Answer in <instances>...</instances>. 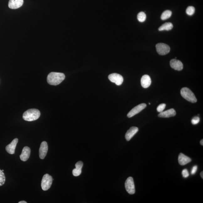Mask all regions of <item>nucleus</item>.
Wrapping results in <instances>:
<instances>
[{"label": "nucleus", "instance_id": "f257e3e1", "mask_svg": "<svg viewBox=\"0 0 203 203\" xmlns=\"http://www.w3.org/2000/svg\"><path fill=\"white\" fill-rule=\"evenodd\" d=\"M65 78L64 73L52 72L47 76V82L50 85H57L62 83Z\"/></svg>", "mask_w": 203, "mask_h": 203}, {"label": "nucleus", "instance_id": "f03ea898", "mask_svg": "<svg viewBox=\"0 0 203 203\" xmlns=\"http://www.w3.org/2000/svg\"><path fill=\"white\" fill-rule=\"evenodd\" d=\"M40 116V112L38 110L31 109L24 112L23 115V118L27 121H33L37 120Z\"/></svg>", "mask_w": 203, "mask_h": 203}, {"label": "nucleus", "instance_id": "7ed1b4c3", "mask_svg": "<svg viewBox=\"0 0 203 203\" xmlns=\"http://www.w3.org/2000/svg\"><path fill=\"white\" fill-rule=\"evenodd\" d=\"M181 94L184 99L191 103H196L197 101L194 94L190 89L187 87H184L181 89Z\"/></svg>", "mask_w": 203, "mask_h": 203}, {"label": "nucleus", "instance_id": "20e7f679", "mask_svg": "<svg viewBox=\"0 0 203 203\" xmlns=\"http://www.w3.org/2000/svg\"><path fill=\"white\" fill-rule=\"evenodd\" d=\"M52 177L48 174H45L42 179L41 186L44 191H46L50 188L52 184Z\"/></svg>", "mask_w": 203, "mask_h": 203}, {"label": "nucleus", "instance_id": "39448f33", "mask_svg": "<svg viewBox=\"0 0 203 203\" xmlns=\"http://www.w3.org/2000/svg\"><path fill=\"white\" fill-rule=\"evenodd\" d=\"M125 187L129 194L133 195L135 193L134 179L132 177H128L125 183Z\"/></svg>", "mask_w": 203, "mask_h": 203}, {"label": "nucleus", "instance_id": "423d86ee", "mask_svg": "<svg viewBox=\"0 0 203 203\" xmlns=\"http://www.w3.org/2000/svg\"><path fill=\"white\" fill-rule=\"evenodd\" d=\"M157 52L161 56L166 55L170 51V47L168 45L163 43H159L156 45Z\"/></svg>", "mask_w": 203, "mask_h": 203}, {"label": "nucleus", "instance_id": "0eeeda50", "mask_svg": "<svg viewBox=\"0 0 203 203\" xmlns=\"http://www.w3.org/2000/svg\"><path fill=\"white\" fill-rule=\"evenodd\" d=\"M147 104H141L136 106V107L131 110L130 112L127 115V116L129 118L133 117L135 115L137 114L143 110L147 107Z\"/></svg>", "mask_w": 203, "mask_h": 203}, {"label": "nucleus", "instance_id": "6e6552de", "mask_svg": "<svg viewBox=\"0 0 203 203\" xmlns=\"http://www.w3.org/2000/svg\"><path fill=\"white\" fill-rule=\"evenodd\" d=\"M109 79L111 82L115 83L117 85H120L123 81V78L122 75L117 73H112L110 75Z\"/></svg>", "mask_w": 203, "mask_h": 203}, {"label": "nucleus", "instance_id": "1a4fd4ad", "mask_svg": "<svg viewBox=\"0 0 203 203\" xmlns=\"http://www.w3.org/2000/svg\"><path fill=\"white\" fill-rule=\"evenodd\" d=\"M48 151V145L47 142L44 141L42 142L39 149V157L41 159L45 158Z\"/></svg>", "mask_w": 203, "mask_h": 203}, {"label": "nucleus", "instance_id": "9d476101", "mask_svg": "<svg viewBox=\"0 0 203 203\" xmlns=\"http://www.w3.org/2000/svg\"><path fill=\"white\" fill-rule=\"evenodd\" d=\"M170 66L173 69L178 71H181L183 68V65L182 62L180 61L175 59L170 61Z\"/></svg>", "mask_w": 203, "mask_h": 203}, {"label": "nucleus", "instance_id": "9b49d317", "mask_svg": "<svg viewBox=\"0 0 203 203\" xmlns=\"http://www.w3.org/2000/svg\"><path fill=\"white\" fill-rule=\"evenodd\" d=\"M24 3V0H9L8 7L11 9H16L21 7Z\"/></svg>", "mask_w": 203, "mask_h": 203}, {"label": "nucleus", "instance_id": "f8f14e48", "mask_svg": "<svg viewBox=\"0 0 203 203\" xmlns=\"http://www.w3.org/2000/svg\"><path fill=\"white\" fill-rule=\"evenodd\" d=\"M18 138H15L14 140H13L11 143L6 147L5 149L7 152L10 154H14L15 149H16L17 144L18 143Z\"/></svg>", "mask_w": 203, "mask_h": 203}, {"label": "nucleus", "instance_id": "ddd939ff", "mask_svg": "<svg viewBox=\"0 0 203 203\" xmlns=\"http://www.w3.org/2000/svg\"><path fill=\"white\" fill-rule=\"evenodd\" d=\"M30 153L31 149L30 148L28 147H24L22 150L21 154L20 156L21 160L23 162H26L29 159Z\"/></svg>", "mask_w": 203, "mask_h": 203}, {"label": "nucleus", "instance_id": "4468645a", "mask_svg": "<svg viewBox=\"0 0 203 203\" xmlns=\"http://www.w3.org/2000/svg\"><path fill=\"white\" fill-rule=\"evenodd\" d=\"M138 131V128L137 127L133 126L129 129L127 131L126 134H125V138L127 141H129L133 137Z\"/></svg>", "mask_w": 203, "mask_h": 203}, {"label": "nucleus", "instance_id": "2eb2a0df", "mask_svg": "<svg viewBox=\"0 0 203 203\" xmlns=\"http://www.w3.org/2000/svg\"><path fill=\"white\" fill-rule=\"evenodd\" d=\"M176 115V112L175 110L172 109L160 113L158 116L162 118H168V117L174 116Z\"/></svg>", "mask_w": 203, "mask_h": 203}, {"label": "nucleus", "instance_id": "dca6fc26", "mask_svg": "<svg viewBox=\"0 0 203 203\" xmlns=\"http://www.w3.org/2000/svg\"><path fill=\"white\" fill-rule=\"evenodd\" d=\"M141 85L144 88H147L150 86L151 79L149 75H145L142 77L141 79Z\"/></svg>", "mask_w": 203, "mask_h": 203}, {"label": "nucleus", "instance_id": "f3484780", "mask_svg": "<svg viewBox=\"0 0 203 203\" xmlns=\"http://www.w3.org/2000/svg\"><path fill=\"white\" fill-rule=\"evenodd\" d=\"M191 161V159L186 156L183 153H180L178 157V162L181 166H184L190 163Z\"/></svg>", "mask_w": 203, "mask_h": 203}, {"label": "nucleus", "instance_id": "a211bd4d", "mask_svg": "<svg viewBox=\"0 0 203 203\" xmlns=\"http://www.w3.org/2000/svg\"><path fill=\"white\" fill-rule=\"evenodd\" d=\"M173 28V25L171 23L167 22L161 26L159 28L158 30L160 31H164V30L170 31V30L172 29Z\"/></svg>", "mask_w": 203, "mask_h": 203}, {"label": "nucleus", "instance_id": "6ab92c4d", "mask_svg": "<svg viewBox=\"0 0 203 203\" xmlns=\"http://www.w3.org/2000/svg\"><path fill=\"white\" fill-rule=\"evenodd\" d=\"M172 14V11L170 10H167L165 11L162 13L161 17V19L162 20H166L169 18L171 16Z\"/></svg>", "mask_w": 203, "mask_h": 203}, {"label": "nucleus", "instance_id": "aec40b11", "mask_svg": "<svg viewBox=\"0 0 203 203\" xmlns=\"http://www.w3.org/2000/svg\"><path fill=\"white\" fill-rule=\"evenodd\" d=\"M147 16L145 13L143 12H141L138 13L137 15V19L138 21L140 22H145Z\"/></svg>", "mask_w": 203, "mask_h": 203}, {"label": "nucleus", "instance_id": "412c9836", "mask_svg": "<svg viewBox=\"0 0 203 203\" xmlns=\"http://www.w3.org/2000/svg\"><path fill=\"white\" fill-rule=\"evenodd\" d=\"M5 177L4 173L0 169V186L3 185L5 184Z\"/></svg>", "mask_w": 203, "mask_h": 203}, {"label": "nucleus", "instance_id": "4be33fe9", "mask_svg": "<svg viewBox=\"0 0 203 203\" xmlns=\"http://www.w3.org/2000/svg\"><path fill=\"white\" fill-rule=\"evenodd\" d=\"M195 9L194 7L192 6H190L187 8L186 11V12L187 14L189 16H192L194 14Z\"/></svg>", "mask_w": 203, "mask_h": 203}, {"label": "nucleus", "instance_id": "5701e85b", "mask_svg": "<svg viewBox=\"0 0 203 203\" xmlns=\"http://www.w3.org/2000/svg\"><path fill=\"white\" fill-rule=\"evenodd\" d=\"M166 107V104H160L157 108V111L158 112H162L165 109Z\"/></svg>", "mask_w": 203, "mask_h": 203}, {"label": "nucleus", "instance_id": "b1692460", "mask_svg": "<svg viewBox=\"0 0 203 203\" xmlns=\"http://www.w3.org/2000/svg\"><path fill=\"white\" fill-rule=\"evenodd\" d=\"M83 163L81 161H79V162L75 164L76 168L77 169L81 170L82 168H83Z\"/></svg>", "mask_w": 203, "mask_h": 203}, {"label": "nucleus", "instance_id": "393cba45", "mask_svg": "<svg viewBox=\"0 0 203 203\" xmlns=\"http://www.w3.org/2000/svg\"><path fill=\"white\" fill-rule=\"evenodd\" d=\"M81 170L77 169L75 168L73 170L72 173L73 176H77L81 174Z\"/></svg>", "mask_w": 203, "mask_h": 203}, {"label": "nucleus", "instance_id": "a878e982", "mask_svg": "<svg viewBox=\"0 0 203 203\" xmlns=\"http://www.w3.org/2000/svg\"><path fill=\"white\" fill-rule=\"evenodd\" d=\"M200 118L199 117H195L191 120V123L193 125H196L200 122Z\"/></svg>", "mask_w": 203, "mask_h": 203}, {"label": "nucleus", "instance_id": "bb28decb", "mask_svg": "<svg viewBox=\"0 0 203 203\" xmlns=\"http://www.w3.org/2000/svg\"><path fill=\"white\" fill-rule=\"evenodd\" d=\"M182 174L183 177L184 178H187L189 177V176L188 171L186 169H185L183 170V171H182Z\"/></svg>", "mask_w": 203, "mask_h": 203}, {"label": "nucleus", "instance_id": "cd10ccee", "mask_svg": "<svg viewBox=\"0 0 203 203\" xmlns=\"http://www.w3.org/2000/svg\"><path fill=\"white\" fill-rule=\"evenodd\" d=\"M197 169H198V166H195L193 167L192 170H191V174H196Z\"/></svg>", "mask_w": 203, "mask_h": 203}, {"label": "nucleus", "instance_id": "c85d7f7f", "mask_svg": "<svg viewBox=\"0 0 203 203\" xmlns=\"http://www.w3.org/2000/svg\"><path fill=\"white\" fill-rule=\"evenodd\" d=\"M203 172L202 171L200 173V175L201 176V177L202 178V179H203Z\"/></svg>", "mask_w": 203, "mask_h": 203}, {"label": "nucleus", "instance_id": "c756f323", "mask_svg": "<svg viewBox=\"0 0 203 203\" xmlns=\"http://www.w3.org/2000/svg\"><path fill=\"white\" fill-rule=\"evenodd\" d=\"M27 203V202L25 201H21L19 202V203Z\"/></svg>", "mask_w": 203, "mask_h": 203}, {"label": "nucleus", "instance_id": "7c9ffc66", "mask_svg": "<svg viewBox=\"0 0 203 203\" xmlns=\"http://www.w3.org/2000/svg\"><path fill=\"white\" fill-rule=\"evenodd\" d=\"M200 145H201L202 146L203 145V140L202 139L201 140L200 142Z\"/></svg>", "mask_w": 203, "mask_h": 203}, {"label": "nucleus", "instance_id": "2f4dec72", "mask_svg": "<svg viewBox=\"0 0 203 203\" xmlns=\"http://www.w3.org/2000/svg\"><path fill=\"white\" fill-rule=\"evenodd\" d=\"M2 171H3H3H4V170H2Z\"/></svg>", "mask_w": 203, "mask_h": 203}]
</instances>
